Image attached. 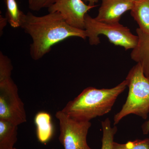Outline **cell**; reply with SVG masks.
<instances>
[{
	"instance_id": "6da1fadb",
	"label": "cell",
	"mask_w": 149,
	"mask_h": 149,
	"mask_svg": "<svg viewBox=\"0 0 149 149\" xmlns=\"http://www.w3.org/2000/svg\"><path fill=\"white\" fill-rule=\"evenodd\" d=\"M20 27L32 38L30 54L35 61L42 58L53 46L68 38L77 37L85 40L87 38L85 30L70 26L57 12L41 16L29 12L24 13Z\"/></svg>"
},
{
	"instance_id": "44dd1931",
	"label": "cell",
	"mask_w": 149,
	"mask_h": 149,
	"mask_svg": "<svg viewBox=\"0 0 149 149\" xmlns=\"http://www.w3.org/2000/svg\"><path fill=\"white\" fill-rule=\"evenodd\" d=\"M17 149L16 148H12V149ZM55 149L53 148V149Z\"/></svg>"
},
{
	"instance_id": "2e32d148",
	"label": "cell",
	"mask_w": 149,
	"mask_h": 149,
	"mask_svg": "<svg viewBox=\"0 0 149 149\" xmlns=\"http://www.w3.org/2000/svg\"><path fill=\"white\" fill-rule=\"evenodd\" d=\"M56 0H32L29 3V8L33 11H39L44 8H49Z\"/></svg>"
},
{
	"instance_id": "5b68a950",
	"label": "cell",
	"mask_w": 149,
	"mask_h": 149,
	"mask_svg": "<svg viewBox=\"0 0 149 149\" xmlns=\"http://www.w3.org/2000/svg\"><path fill=\"white\" fill-rule=\"evenodd\" d=\"M0 119L18 126L27 122L24 103L11 77L0 79Z\"/></svg>"
},
{
	"instance_id": "8992f818",
	"label": "cell",
	"mask_w": 149,
	"mask_h": 149,
	"mask_svg": "<svg viewBox=\"0 0 149 149\" xmlns=\"http://www.w3.org/2000/svg\"><path fill=\"white\" fill-rule=\"evenodd\" d=\"M56 117L59 123V141L64 149H93L88 146L87 137L91 122L73 119L59 111Z\"/></svg>"
},
{
	"instance_id": "ac0fdd59",
	"label": "cell",
	"mask_w": 149,
	"mask_h": 149,
	"mask_svg": "<svg viewBox=\"0 0 149 149\" xmlns=\"http://www.w3.org/2000/svg\"><path fill=\"white\" fill-rule=\"evenodd\" d=\"M143 133L144 135H147L149 133V118L148 120L143 123L141 126Z\"/></svg>"
},
{
	"instance_id": "4fadbf2b",
	"label": "cell",
	"mask_w": 149,
	"mask_h": 149,
	"mask_svg": "<svg viewBox=\"0 0 149 149\" xmlns=\"http://www.w3.org/2000/svg\"><path fill=\"white\" fill-rule=\"evenodd\" d=\"M7 8V18L11 27H21L24 13L19 8L16 0H5Z\"/></svg>"
},
{
	"instance_id": "9c48e42d",
	"label": "cell",
	"mask_w": 149,
	"mask_h": 149,
	"mask_svg": "<svg viewBox=\"0 0 149 149\" xmlns=\"http://www.w3.org/2000/svg\"><path fill=\"white\" fill-rule=\"evenodd\" d=\"M138 41L130 54L131 59L141 65L144 74L149 78V33L136 29Z\"/></svg>"
},
{
	"instance_id": "52a82bcc",
	"label": "cell",
	"mask_w": 149,
	"mask_h": 149,
	"mask_svg": "<svg viewBox=\"0 0 149 149\" xmlns=\"http://www.w3.org/2000/svg\"><path fill=\"white\" fill-rule=\"evenodd\" d=\"M97 6L86 4L82 0H56L48 11L58 13L70 26L85 30V15Z\"/></svg>"
},
{
	"instance_id": "d6986e66",
	"label": "cell",
	"mask_w": 149,
	"mask_h": 149,
	"mask_svg": "<svg viewBox=\"0 0 149 149\" xmlns=\"http://www.w3.org/2000/svg\"><path fill=\"white\" fill-rule=\"evenodd\" d=\"M99 0H84L85 2H88L89 5L91 6H94L95 4L98 2Z\"/></svg>"
},
{
	"instance_id": "7402d4cb",
	"label": "cell",
	"mask_w": 149,
	"mask_h": 149,
	"mask_svg": "<svg viewBox=\"0 0 149 149\" xmlns=\"http://www.w3.org/2000/svg\"><path fill=\"white\" fill-rule=\"evenodd\" d=\"M134 1H137V0H134Z\"/></svg>"
},
{
	"instance_id": "7c38bea8",
	"label": "cell",
	"mask_w": 149,
	"mask_h": 149,
	"mask_svg": "<svg viewBox=\"0 0 149 149\" xmlns=\"http://www.w3.org/2000/svg\"><path fill=\"white\" fill-rule=\"evenodd\" d=\"M17 127L8 121L0 119V149H11L17 141Z\"/></svg>"
},
{
	"instance_id": "e0dca14e",
	"label": "cell",
	"mask_w": 149,
	"mask_h": 149,
	"mask_svg": "<svg viewBox=\"0 0 149 149\" xmlns=\"http://www.w3.org/2000/svg\"><path fill=\"white\" fill-rule=\"evenodd\" d=\"M8 21L7 17H3L1 15L0 16V33H1V34L3 33V30L4 28L6 27L7 24V22Z\"/></svg>"
},
{
	"instance_id": "277c9868",
	"label": "cell",
	"mask_w": 149,
	"mask_h": 149,
	"mask_svg": "<svg viewBox=\"0 0 149 149\" xmlns=\"http://www.w3.org/2000/svg\"><path fill=\"white\" fill-rule=\"evenodd\" d=\"M84 29L91 45L100 43V35H103L115 46L123 47L125 50L133 49L138 41L137 35H133L128 27L119 23L104 22L93 18L88 13L85 17Z\"/></svg>"
},
{
	"instance_id": "9a60e30c",
	"label": "cell",
	"mask_w": 149,
	"mask_h": 149,
	"mask_svg": "<svg viewBox=\"0 0 149 149\" xmlns=\"http://www.w3.org/2000/svg\"><path fill=\"white\" fill-rule=\"evenodd\" d=\"M113 149H149V139H137L124 144L114 142Z\"/></svg>"
},
{
	"instance_id": "ba28073f",
	"label": "cell",
	"mask_w": 149,
	"mask_h": 149,
	"mask_svg": "<svg viewBox=\"0 0 149 149\" xmlns=\"http://www.w3.org/2000/svg\"><path fill=\"white\" fill-rule=\"evenodd\" d=\"M97 15L95 18L108 23H119L121 16L134 6V0H101Z\"/></svg>"
},
{
	"instance_id": "7a4b0ae2",
	"label": "cell",
	"mask_w": 149,
	"mask_h": 149,
	"mask_svg": "<svg viewBox=\"0 0 149 149\" xmlns=\"http://www.w3.org/2000/svg\"><path fill=\"white\" fill-rule=\"evenodd\" d=\"M127 87V82L125 80L109 89L88 87L68 102L61 111L75 120L90 121L93 118L109 113L118 96Z\"/></svg>"
},
{
	"instance_id": "5bb4252c",
	"label": "cell",
	"mask_w": 149,
	"mask_h": 149,
	"mask_svg": "<svg viewBox=\"0 0 149 149\" xmlns=\"http://www.w3.org/2000/svg\"><path fill=\"white\" fill-rule=\"evenodd\" d=\"M101 125L103 131L101 149H113V139L117 131V127L116 125L112 127L109 118L102 121Z\"/></svg>"
},
{
	"instance_id": "3957f363",
	"label": "cell",
	"mask_w": 149,
	"mask_h": 149,
	"mask_svg": "<svg viewBox=\"0 0 149 149\" xmlns=\"http://www.w3.org/2000/svg\"><path fill=\"white\" fill-rule=\"evenodd\" d=\"M125 80L129 88L128 97L120 111L114 115V125L128 115H136L146 120L149 113V78L144 74L141 65L133 66Z\"/></svg>"
},
{
	"instance_id": "ffe728a7",
	"label": "cell",
	"mask_w": 149,
	"mask_h": 149,
	"mask_svg": "<svg viewBox=\"0 0 149 149\" xmlns=\"http://www.w3.org/2000/svg\"><path fill=\"white\" fill-rule=\"evenodd\" d=\"M31 1H32V0H28V3L30 2H31Z\"/></svg>"
},
{
	"instance_id": "30bf717a",
	"label": "cell",
	"mask_w": 149,
	"mask_h": 149,
	"mask_svg": "<svg viewBox=\"0 0 149 149\" xmlns=\"http://www.w3.org/2000/svg\"><path fill=\"white\" fill-rule=\"evenodd\" d=\"M35 123L38 141L42 143H48L52 139L54 133L50 115L46 112L38 113L35 115Z\"/></svg>"
},
{
	"instance_id": "8fae6325",
	"label": "cell",
	"mask_w": 149,
	"mask_h": 149,
	"mask_svg": "<svg viewBox=\"0 0 149 149\" xmlns=\"http://www.w3.org/2000/svg\"><path fill=\"white\" fill-rule=\"evenodd\" d=\"M130 15L143 32L149 33V0L135 1Z\"/></svg>"
}]
</instances>
